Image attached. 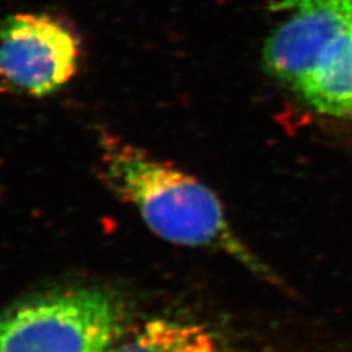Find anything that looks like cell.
Masks as SVG:
<instances>
[{
    "label": "cell",
    "instance_id": "cell-5",
    "mask_svg": "<svg viewBox=\"0 0 352 352\" xmlns=\"http://www.w3.org/2000/svg\"><path fill=\"white\" fill-rule=\"evenodd\" d=\"M109 352H234L200 323L154 318L120 338Z\"/></svg>",
    "mask_w": 352,
    "mask_h": 352
},
{
    "label": "cell",
    "instance_id": "cell-1",
    "mask_svg": "<svg viewBox=\"0 0 352 352\" xmlns=\"http://www.w3.org/2000/svg\"><path fill=\"white\" fill-rule=\"evenodd\" d=\"M97 151L98 176L157 236L176 245L222 252L258 278L279 283L236 235L219 197L195 176L107 131L98 135Z\"/></svg>",
    "mask_w": 352,
    "mask_h": 352
},
{
    "label": "cell",
    "instance_id": "cell-3",
    "mask_svg": "<svg viewBox=\"0 0 352 352\" xmlns=\"http://www.w3.org/2000/svg\"><path fill=\"white\" fill-rule=\"evenodd\" d=\"M125 318L122 301L96 286L37 295L0 313V352H109Z\"/></svg>",
    "mask_w": 352,
    "mask_h": 352
},
{
    "label": "cell",
    "instance_id": "cell-2",
    "mask_svg": "<svg viewBox=\"0 0 352 352\" xmlns=\"http://www.w3.org/2000/svg\"><path fill=\"white\" fill-rule=\"evenodd\" d=\"M263 65L318 113L352 118V0H282Z\"/></svg>",
    "mask_w": 352,
    "mask_h": 352
},
{
    "label": "cell",
    "instance_id": "cell-4",
    "mask_svg": "<svg viewBox=\"0 0 352 352\" xmlns=\"http://www.w3.org/2000/svg\"><path fill=\"white\" fill-rule=\"evenodd\" d=\"M82 46L66 22L50 14L19 12L0 22V87L6 91L46 97L76 75Z\"/></svg>",
    "mask_w": 352,
    "mask_h": 352
}]
</instances>
